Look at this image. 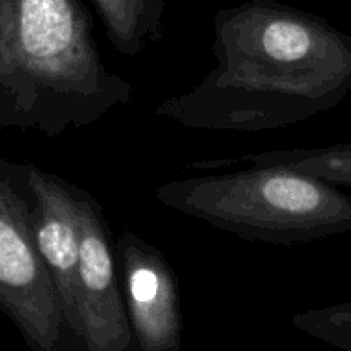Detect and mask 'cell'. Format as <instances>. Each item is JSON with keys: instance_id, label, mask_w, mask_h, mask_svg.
Listing matches in <instances>:
<instances>
[{"instance_id": "3957f363", "label": "cell", "mask_w": 351, "mask_h": 351, "mask_svg": "<svg viewBox=\"0 0 351 351\" xmlns=\"http://www.w3.org/2000/svg\"><path fill=\"white\" fill-rule=\"evenodd\" d=\"M160 204L240 239L293 245L351 230V197L276 167L180 178L156 189Z\"/></svg>"}, {"instance_id": "8992f818", "label": "cell", "mask_w": 351, "mask_h": 351, "mask_svg": "<svg viewBox=\"0 0 351 351\" xmlns=\"http://www.w3.org/2000/svg\"><path fill=\"white\" fill-rule=\"evenodd\" d=\"M79 225V341L82 351H137L123 302L108 218L98 199L72 184Z\"/></svg>"}, {"instance_id": "7a4b0ae2", "label": "cell", "mask_w": 351, "mask_h": 351, "mask_svg": "<svg viewBox=\"0 0 351 351\" xmlns=\"http://www.w3.org/2000/svg\"><path fill=\"white\" fill-rule=\"evenodd\" d=\"M132 98L103 60L82 0H0V134L55 139Z\"/></svg>"}, {"instance_id": "ba28073f", "label": "cell", "mask_w": 351, "mask_h": 351, "mask_svg": "<svg viewBox=\"0 0 351 351\" xmlns=\"http://www.w3.org/2000/svg\"><path fill=\"white\" fill-rule=\"evenodd\" d=\"M276 167L297 171L321 180L332 187L351 189V144H335L326 147H290L266 149L225 160L192 161L191 170H218L226 167Z\"/></svg>"}, {"instance_id": "9c48e42d", "label": "cell", "mask_w": 351, "mask_h": 351, "mask_svg": "<svg viewBox=\"0 0 351 351\" xmlns=\"http://www.w3.org/2000/svg\"><path fill=\"white\" fill-rule=\"evenodd\" d=\"M167 0H93L113 48L136 57L165 36Z\"/></svg>"}, {"instance_id": "5b68a950", "label": "cell", "mask_w": 351, "mask_h": 351, "mask_svg": "<svg viewBox=\"0 0 351 351\" xmlns=\"http://www.w3.org/2000/svg\"><path fill=\"white\" fill-rule=\"evenodd\" d=\"M0 312L31 351H79L9 187L0 180Z\"/></svg>"}, {"instance_id": "52a82bcc", "label": "cell", "mask_w": 351, "mask_h": 351, "mask_svg": "<svg viewBox=\"0 0 351 351\" xmlns=\"http://www.w3.org/2000/svg\"><path fill=\"white\" fill-rule=\"evenodd\" d=\"M115 257L137 351H180V283L167 257L129 228L115 242Z\"/></svg>"}, {"instance_id": "277c9868", "label": "cell", "mask_w": 351, "mask_h": 351, "mask_svg": "<svg viewBox=\"0 0 351 351\" xmlns=\"http://www.w3.org/2000/svg\"><path fill=\"white\" fill-rule=\"evenodd\" d=\"M0 180L9 187L34 249L57 293L69 335L79 351V225L72 182L34 163L0 158Z\"/></svg>"}, {"instance_id": "30bf717a", "label": "cell", "mask_w": 351, "mask_h": 351, "mask_svg": "<svg viewBox=\"0 0 351 351\" xmlns=\"http://www.w3.org/2000/svg\"><path fill=\"white\" fill-rule=\"evenodd\" d=\"M291 322L307 336L335 348L351 351V302L297 312Z\"/></svg>"}, {"instance_id": "6da1fadb", "label": "cell", "mask_w": 351, "mask_h": 351, "mask_svg": "<svg viewBox=\"0 0 351 351\" xmlns=\"http://www.w3.org/2000/svg\"><path fill=\"white\" fill-rule=\"evenodd\" d=\"M216 65L153 113L211 132L261 134L305 122L351 91V36L322 17L249 0L213 17Z\"/></svg>"}]
</instances>
